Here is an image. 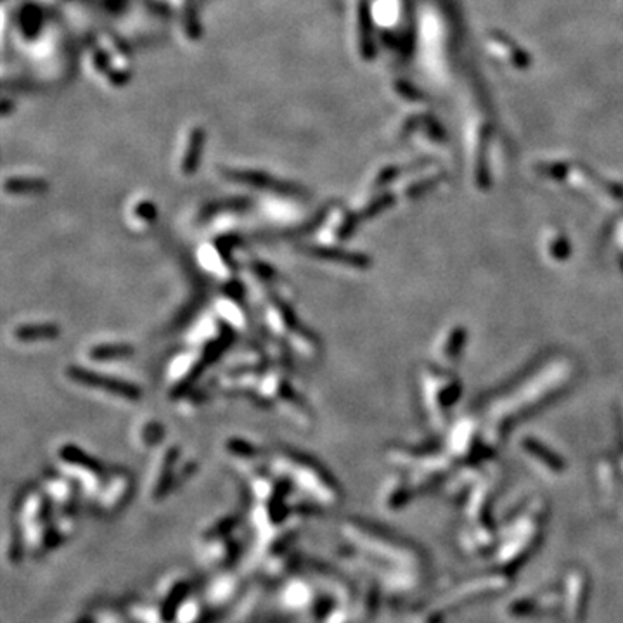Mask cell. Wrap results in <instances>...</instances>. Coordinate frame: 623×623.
<instances>
[{"label": "cell", "instance_id": "cell-1", "mask_svg": "<svg viewBox=\"0 0 623 623\" xmlns=\"http://www.w3.org/2000/svg\"><path fill=\"white\" fill-rule=\"evenodd\" d=\"M52 502L47 494L30 488L16 504V521L28 556H44L63 542L58 525L52 519Z\"/></svg>", "mask_w": 623, "mask_h": 623}, {"label": "cell", "instance_id": "cell-2", "mask_svg": "<svg viewBox=\"0 0 623 623\" xmlns=\"http://www.w3.org/2000/svg\"><path fill=\"white\" fill-rule=\"evenodd\" d=\"M279 466L314 501L325 505H334L339 502V490L334 480L312 459L295 452H284L279 455Z\"/></svg>", "mask_w": 623, "mask_h": 623}, {"label": "cell", "instance_id": "cell-3", "mask_svg": "<svg viewBox=\"0 0 623 623\" xmlns=\"http://www.w3.org/2000/svg\"><path fill=\"white\" fill-rule=\"evenodd\" d=\"M279 604L288 613L307 617L317 623L324 620L329 611L336 608L332 597L322 596L318 583L302 576H293L281 587Z\"/></svg>", "mask_w": 623, "mask_h": 623}, {"label": "cell", "instance_id": "cell-4", "mask_svg": "<svg viewBox=\"0 0 623 623\" xmlns=\"http://www.w3.org/2000/svg\"><path fill=\"white\" fill-rule=\"evenodd\" d=\"M134 480L127 471H115L102 483L101 490L95 495V508L104 515H116L127 505L132 497Z\"/></svg>", "mask_w": 623, "mask_h": 623}, {"label": "cell", "instance_id": "cell-5", "mask_svg": "<svg viewBox=\"0 0 623 623\" xmlns=\"http://www.w3.org/2000/svg\"><path fill=\"white\" fill-rule=\"evenodd\" d=\"M244 580L239 573L224 569L210 582L203 594V599L213 613L229 608L243 594Z\"/></svg>", "mask_w": 623, "mask_h": 623}, {"label": "cell", "instance_id": "cell-6", "mask_svg": "<svg viewBox=\"0 0 623 623\" xmlns=\"http://www.w3.org/2000/svg\"><path fill=\"white\" fill-rule=\"evenodd\" d=\"M193 594V576L184 572H173L159 582L154 601L166 611L172 622L180 604Z\"/></svg>", "mask_w": 623, "mask_h": 623}, {"label": "cell", "instance_id": "cell-7", "mask_svg": "<svg viewBox=\"0 0 623 623\" xmlns=\"http://www.w3.org/2000/svg\"><path fill=\"white\" fill-rule=\"evenodd\" d=\"M237 554H239V544L232 535L197 542V558L207 568L218 569V572L231 569Z\"/></svg>", "mask_w": 623, "mask_h": 623}, {"label": "cell", "instance_id": "cell-8", "mask_svg": "<svg viewBox=\"0 0 623 623\" xmlns=\"http://www.w3.org/2000/svg\"><path fill=\"white\" fill-rule=\"evenodd\" d=\"M68 376L73 381H76L78 385H83V387L101 389V391L111 393V395L122 396V398L129 400H137L140 398V389L132 383H127V381L115 380V378L101 376L97 373H92V371L81 369V367H70Z\"/></svg>", "mask_w": 623, "mask_h": 623}, {"label": "cell", "instance_id": "cell-9", "mask_svg": "<svg viewBox=\"0 0 623 623\" xmlns=\"http://www.w3.org/2000/svg\"><path fill=\"white\" fill-rule=\"evenodd\" d=\"M213 611L203 599V596L191 594L173 615L172 623H210Z\"/></svg>", "mask_w": 623, "mask_h": 623}, {"label": "cell", "instance_id": "cell-10", "mask_svg": "<svg viewBox=\"0 0 623 623\" xmlns=\"http://www.w3.org/2000/svg\"><path fill=\"white\" fill-rule=\"evenodd\" d=\"M298 563L300 558L296 556V552L291 551V549L281 552V554L270 556V558H267L264 561L265 575H267V578L270 580L286 578V576L298 566Z\"/></svg>", "mask_w": 623, "mask_h": 623}, {"label": "cell", "instance_id": "cell-11", "mask_svg": "<svg viewBox=\"0 0 623 623\" xmlns=\"http://www.w3.org/2000/svg\"><path fill=\"white\" fill-rule=\"evenodd\" d=\"M14 336L19 341H40V339H54L59 336V327L54 324H30L21 325L14 331Z\"/></svg>", "mask_w": 623, "mask_h": 623}, {"label": "cell", "instance_id": "cell-12", "mask_svg": "<svg viewBox=\"0 0 623 623\" xmlns=\"http://www.w3.org/2000/svg\"><path fill=\"white\" fill-rule=\"evenodd\" d=\"M236 526H237V516H234V515L222 516V518L215 519L211 525H208L207 528L200 533V537H197V542H207V540H213V539H220V537L232 535V532L236 530Z\"/></svg>", "mask_w": 623, "mask_h": 623}, {"label": "cell", "instance_id": "cell-13", "mask_svg": "<svg viewBox=\"0 0 623 623\" xmlns=\"http://www.w3.org/2000/svg\"><path fill=\"white\" fill-rule=\"evenodd\" d=\"M307 253L312 254L315 258H325V260H339L346 261V265H362L364 258L359 254H348L343 253V251L331 250V248H321V246H307Z\"/></svg>", "mask_w": 623, "mask_h": 623}, {"label": "cell", "instance_id": "cell-14", "mask_svg": "<svg viewBox=\"0 0 623 623\" xmlns=\"http://www.w3.org/2000/svg\"><path fill=\"white\" fill-rule=\"evenodd\" d=\"M134 353V348L130 345H101L90 352V357L95 360H111L129 357Z\"/></svg>", "mask_w": 623, "mask_h": 623}, {"label": "cell", "instance_id": "cell-15", "mask_svg": "<svg viewBox=\"0 0 623 623\" xmlns=\"http://www.w3.org/2000/svg\"><path fill=\"white\" fill-rule=\"evenodd\" d=\"M87 623H136L130 617H127L125 613L118 610H113V608H104V610H97Z\"/></svg>", "mask_w": 623, "mask_h": 623}, {"label": "cell", "instance_id": "cell-16", "mask_svg": "<svg viewBox=\"0 0 623 623\" xmlns=\"http://www.w3.org/2000/svg\"><path fill=\"white\" fill-rule=\"evenodd\" d=\"M229 448L232 451V454L244 455V458H248V455L251 458V455L254 454V448L251 447L250 444H243V442H231V444H229Z\"/></svg>", "mask_w": 623, "mask_h": 623}]
</instances>
